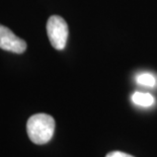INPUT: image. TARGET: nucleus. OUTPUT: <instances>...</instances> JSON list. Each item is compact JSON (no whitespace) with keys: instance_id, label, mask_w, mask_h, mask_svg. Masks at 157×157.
Wrapping results in <instances>:
<instances>
[{"instance_id":"nucleus-6","label":"nucleus","mask_w":157,"mask_h":157,"mask_svg":"<svg viewBox=\"0 0 157 157\" xmlns=\"http://www.w3.org/2000/svg\"><path fill=\"white\" fill-rule=\"evenodd\" d=\"M105 157H134V156L127 154V153L121 152V151H113V152L108 153Z\"/></svg>"},{"instance_id":"nucleus-4","label":"nucleus","mask_w":157,"mask_h":157,"mask_svg":"<svg viewBox=\"0 0 157 157\" xmlns=\"http://www.w3.org/2000/svg\"><path fill=\"white\" fill-rule=\"evenodd\" d=\"M132 101L134 105L142 108H149L152 106L155 103V98H153L152 94L146 92H140L136 91L132 95Z\"/></svg>"},{"instance_id":"nucleus-2","label":"nucleus","mask_w":157,"mask_h":157,"mask_svg":"<svg viewBox=\"0 0 157 157\" xmlns=\"http://www.w3.org/2000/svg\"><path fill=\"white\" fill-rule=\"evenodd\" d=\"M47 34L49 41L56 50H63L67 44L69 29L64 18L59 15H52L47 21Z\"/></svg>"},{"instance_id":"nucleus-3","label":"nucleus","mask_w":157,"mask_h":157,"mask_svg":"<svg viewBox=\"0 0 157 157\" xmlns=\"http://www.w3.org/2000/svg\"><path fill=\"white\" fill-rule=\"evenodd\" d=\"M0 49L15 54H22L26 50V43L13 34L11 29L0 25Z\"/></svg>"},{"instance_id":"nucleus-1","label":"nucleus","mask_w":157,"mask_h":157,"mask_svg":"<svg viewBox=\"0 0 157 157\" xmlns=\"http://www.w3.org/2000/svg\"><path fill=\"white\" fill-rule=\"evenodd\" d=\"M55 131V120L47 113H36L28 120L26 132L29 138L36 145H43L52 139Z\"/></svg>"},{"instance_id":"nucleus-5","label":"nucleus","mask_w":157,"mask_h":157,"mask_svg":"<svg viewBox=\"0 0 157 157\" xmlns=\"http://www.w3.org/2000/svg\"><path fill=\"white\" fill-rule=\"evenodd\" d=\"M136 81L138 84L147 87H155L157 83L155 76L150 73H140L136 76Z\"/></svg>"}]
</instances>
